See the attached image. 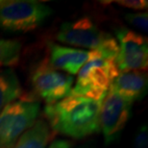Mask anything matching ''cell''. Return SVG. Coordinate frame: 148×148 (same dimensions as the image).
<instances>
[{
  "instance_id": "8fae6325",
  "label": "cell",
  "mask_w": 148,
  "mask_h": 148,
  "mask_svg": "<svg viewBox=\"0 0 148 148\" xmlns=\"http://www.w3.org/2000/svg\"><path fill=\"white\" fill-rule=\"evenodd\" d=\"M53 137L47 121L40 119L17 138L12 148H45Z\"/></svg>"
},
{
  "instance_id": "6da1fadb",
  "label": "cell",
  "mask_w": 148,
  "mask_h": 148,
  "mask_svg": "<svg viewBox=\"0 0 148 148\" xmlns=\"http://www.w3.org/2000/svg\"><path fill=\"white\" fill-rule=\"evenodd\" d=\"M100 104L95 100L69 94L57 103L46 105L44 115L54 131L80 140L100 131Z\"/></svg>"
},
{
  "instance_id": "ba28073f",
  "label": "cell",
  "mask_w": 148,
  "mask_h": 148,
  "mask_svg": "<svg viewBox=\"0 0 148 148\" xmlns=\"http://www.w3.org/2000/svg\"><path fill=\"white\" fill-rule=\"evenodd\" d=\"M118 54L115 58L118 71H144L148 67L147 38L128 28L120 27L115 31Z\"/></svg>"
},
{
  "instance_id": "ac0fdd59",
  "label": "cell",
  "mask_w": 148,
  "mask_h": 148,
  "mask_svg": "<svg viewBox=\"0 0 148 148\" xmlns=\"http://www.w3.org/2000/svg\"><path fill=\"white\" fill-rule=\"evenodd\" d=\"M77 148H94L93 144L90 143H84V144H81L80 146H78Z\"/></svg>"
},
{
  "instance_id": "9c48e42d",
  "label": "cell",
  "mask_w": 148,
  "mask_h": 148,
  "mask_svg": "<svg viewBox=\"0 0 148 148\" xmlns=\"http://www.w3.org/2000/svg\"><path fill=\"white\" fill-rule=\"evenodd\" d=\"M48 48L50 66L57 70H63L71 76L78 73L81 67L90 60L100 56L99 53L95 51H86L56 43H49Z\"/></svg>"
},
{
  "instance_id": "9a60e30c",
  "label": "cell",
  "mask_w": 148,
  "mask_h": 148,
  "mask_svg": "<svg viewBox=\"0 0 148 148\" xmlns=\"http://www.w3.org/2000/svg\"><path fill=\"white\" fill-rule=\"evenodd\" d=\"M134 148H148V132L146 124H143L136 133Z\"/></svg>"
},
{
  "instance_id": "5bb4252c",
  "label": "cell",
  "mask_w": 148,
  "mask_h": 148,
  "mask_svg": "<svg viewBox=\"0 0 148 148\" xmlns=\"http://www.w3.org/2000/svg\"><path fill=\"white\" fill-rule=\"evenodd\" d=\"M125 20L129 24L134 26L141 32L147 33L148 31V14L147 12L141 13H129L125 14Z\"/></svg>"
},
{
  "instance_id": "2e32d148",
  "label": "cell",
  "mask_w": 148,
  "mask_h": 148,
  "mask_svg": "<svg viewBox=\"0 0 148 148\" xmlns=\"http://www.w3.org/2000/svg\"><path fill=\"white\" fill-rule=\"evenodd\" d=\"M115 3L122 7L133 9V10L143 11L148 7V2L143 1V0H122V1H115Z\"/></svg>"
},
{
  "instance_id": "7c38bea8",
  "label": "cell",
  "mask_w": 148,
  "mask_h": 148,
  "mask_svg": "<svg viewBox=\"0 0 148 148\" xmlns=\"http://www.w3.org/2000/svg\"><path fill=\"white\" fill-rule=\"evenodd\" d=\"M21 93V86L14 70H0V112L7 105L19 98Z\"/></svg>"
},
{
  "instance_id": "277c9868",
  "label": "cell",
  "mask_w": 148,
  "mask_h": 148,
  "mask_svg": "<svg viewBox=\"0 0 148 148\" xmlns=\"http://www.w3.org/2000/svg\"><path fill=\"white\" fill-rule=\"evenodd\" d=\"M52 14V9L41 2L0 1V30L21 33L32 31Z\"/></svg>"
},
{
  "instance_id": "4fadbf2b",
  "label": "cell",
  "mask_w": 148,
  "mask_h": 148,
  "mask_svg": "<svg viewBox=\"0 0 148 148\" xmlns=\"http://www.w3.org/2000/svg\"><path fill=\"white\" fill-rule=\"evenodd\" d=\"M22 44L17 40L0 38V66L18 63Z\"/></svg>"
},
{
  "instance_id": "30bf717a",
  "label": "cell",
  "mask_w": 148,
  "mask_h": 148,
  "mask_svg": "<svg viewBox=\"0 0 148 148\" xmlns=\"http://www.w3.org/2000/svg\"><path fill=\"white\" fill-rule=\"evenodd\" d=\"M147 85L146 71H127L121 72L115 77L111 84L110 90L134 103L145 96Z\"/></svg>"
},
{
  "instance_id": "8992f818",
  "label": "cell",
  "mask_w": 148,
  "mask_h": 148,
  "mask_svg": "<svg viewBox=\"0 0 148 148\" xmlns=\"http://www.w3.org/2000/svg\"><path fill=\"white\" fill-rule=\"evenodd\" d=\"M133 103L109 88L100 104L99 128L106 144L118 140L132 114Z\"/></svg>"
},
{
  "instance_id": "e0dca14e",
  "label": "cell",
  "mask_w": 148,
  "mask_h": 148,
  "mask_svg": "<svg viewBox=\"0 0 148 148\" xmlns=\"http://www.w3.org/2000/svg\"><path fill=\"white\" fill-rule=\"evenodd\" d=\"M72 144L70 141L66 140H57L50 144L48 148H71Z\"/></svg>"
},
{
  "instance_id": "3957f363",
  "label": "cell",
  "mask_w": 148,
  "mask_h": 148,
  "mask_svg": "<svg viewBox=\"0 0 148 148\" xmlns=\"http://www.w3.org/2000/svg\"><path fill=\"white\" fill-rule=\"evenodd\" d=\"M75 87L69 94L101 102L119 71L114 60L95 57L79 70Z\"/></svg>"
},
{
  "instance_id": "52a82bcc",
  "label": "cell",
  "mask_w": 148,
  "mask_h": 148,
  "mask_svg": "<svg viewBox=\"0 0 148 148\" xmlns=\"http://www.w3.org/2000/svg\"><path fill=\"white\" fill-rule=\"evenodd\" d=\"M73 82V76L53 69L46 61L38 64L31 74L35 92L47 105L57 103L69 95Z\"/></svg>"
},
{
  "instance_id": "5b68a950",
  "label": "cell",
  "mask_w": 148,
  "mask_h": 148,
  "mask_svg": "<svg viewBox=\"0 0 148 148\" xmlns=\"http://www.w3.org/2000/svg\"><path fill=\"white\" fill-rule=\"evenodd\" d=\"M40 105L36 100L19 98L0 112V148H12L17 138L36 122Z\"/></svg>"
},
{
  "instance_id": "7a4b0ae2",
  "label": "cell",
  "mask_w": 148,
  "mask_h": 148,
  "mask_svg": "<svg viewBox=\"0 0 148 148\" xmlns=\"http://www.w3.org/2000/svg\"><path fill=\"white\" fill-rule=\"evenodd\" d=\"M56 38L69 45L83 47L98 52L102 58L115 60L118 42L112 35L105 33L90 17H82L72 22H64Z\"/></svg>"
}]
</instances>
